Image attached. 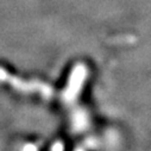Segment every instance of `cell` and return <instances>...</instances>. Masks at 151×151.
<instances>
[{"label":"cell","instance_id":"1","mask_svg":"<svg viewBox=\"0 0 151 151\" xmlns=\"http://www.w3.org/2000/svg\"><path fill=\"white\" fill-rule=\"evenodd\" d=\"M0 82L1 83H9L12 88L20 91V92H30L35 89L37 86H35V82H27L19 78H14L12 75L5 70L3 67H0Z\"/></svg>","mask_w":151,"mask_h":151}]
</instances>
